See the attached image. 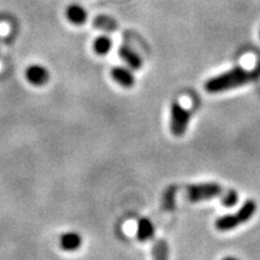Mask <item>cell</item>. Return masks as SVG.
Here are the masks:
<instances>
[{"instance_id":"obj_1","label":"cell","mask_w":260,"mask_h":260,"mask_svg":"<svg viewBox=\"0 0 260 260\" xmlns=\"http://www.w3.org/2000/svg\"><path fill=\"white\" fill-rule=\"evenodd\" d=\"M258 80H260V63L252 70H246L242 67H235L232 70H228L207 80L205 83V90L211 94L223 93L255 82Z\"/></svg>"},{"instance_id":"obj_2","label":"cell","mask_w":260,"mask_h":260,"mask_svg":"<svg viewBox=\"0 0 260 260\" xmlns=\"http://www.w3.org/2000/svg\"><path fill=\"white\" fill-rule=\"evenodd\" d=\"M256 212V204L254 200H247L245 204L242 205V207L237 211L235 214H225V216L219 217L216 220V226L217 230L219 232H229L237 228L241 224H245L253 218Z\"/></svg>"},{"instance_id":"obj_3","label":"cell","mask_w":260,"mask_h":260,"mask_svg":"<svg viewBox=\"0 0 260 260\" xmlns=\"http://www.w3.org/2000/svg\"><path fill=\"white\" fill-rule=\"evenodd\" d=\"M223 194V188L217 182H207V183L191 184L186 189L187 199L190 203L216 199Z\"/></svg>"},{"instance_id":"obj_4","label":"cell","mask_w":260,"mask_h":260,"mask_svg":"<svg viewBox=\"0 0 260 260\" xmlns=\"http://www.w3.org/2000/svg\"><path fill=\"white\" fill-rule=\"evenodd\" d=\"M190 122V112L178 102H174L170 107V130L177 138L186 134Z\"/></svg>"},{"instance_id":"obj_5","label":"cell","mask_w":260,"mask_h":260,"mask_svg":"<svg viewBox=\"0 0 260 260\" xmlns=\"http://www.w3.org/2000/svg\"><path fill=\"white\" fill-rule=\"evenodd\" d=\"M25 79L34 86H42L50 80V73L44 65L31 64L25 69Z\"/></svg>"},{"instance_id":"obj_6","label":"cell","mask_w":260,"mask_h":260,"mask_svg":"<svg viewBox=\"0 0 260 260\" xmlns=\"http://www.w3.org/2000/svg\"><path fill=\"white\" fill-rule=\"evenodd\" d=\"M111 77L115 81L122 86L123 88H132L135 84V77L132 73V69L126 67H115L111 70Z\"/></svg>"},{"instance_id":"obj_7","label":"cell","mask_w":260,"mask_h":260,"mask_svg":"<svg viewBox=\"0 0 260 260\" xmlns=\"http://www.w3.org/2000/svg\"><path fill=\"white\" fill-rule=\"evenodd\" d=\"M119 57L132 70H140L142 67V59L134 50L128 46H121L118 51Z\"/></svg>"},{"instance_id":"obj_8","label":"cell","mask_w":260,"mask_h":260,"mask_svg":"<svg viewBox=\"0 0 260 260\" xmlns=\"http://www.w3.org/2000/svg\"><path fill=\"white\" fill-rule=\"evenodd\" d=\"M60 247L67 252H74L82 245V236L76 232L64 233L59 240Z\"/></svg>"},{"instance_id":"obj_9","label":"cell","mask_w":260,"mask_h":260,"mask_svg":"<svg viewBox=\"0 0 260 260\" xmlns=\"http://www.w3.org/2000/svg\"><path fill=\"white\" fill-rule=\"evenodd\" d=\"M65 15H67L68 21L70 23L76 25L83 24L87 21V18H88V14H87L86 10L79 4H71L70 6H68Z\"/></svg>"},{"instance_id":"obj_10","label":"cell","mask_w":260,"mask_h":260,"mask_svg":"<svg viewBox=\"0 0 260 260\" xmlns=\"http://www.w3.org/2000/svg\"><path fill=\"white\" fill-rule=\"evenodd\" d=\"M154 225L151 222V219L141 218L138 222V229H136V237L140 242H147L154 236Z\"/></svg>"},{"instance_id":"obj_11","label":"cell","mask_w":260,"mask_h":260,"mask_svg":"<svg viewBox=\"0 0 260 260\" xmlns=\"http://www.w3.org/2000/svg\"><path fill=\"white\" fill-rule=\"evenodd\" d=\"M112 48L111 39L106 35H100L93 42V50L99 56H105Z\"/></svg>"},{"instance_id":"obj_12","label":"cell","mask_w":260,"mask_h":260,"mask_svg":"<svg viewBox=\"0 0 260 260\" xmlns=\"http://www.w3.org/2000/svg\"><path fill=\"white\" fill-rule=\"evenodd\" d=\"M169 254H170V251H169V245L167 240L160 239L158 241H155L153 248H152L153 260H169Z\"/></svg>"},{"instance_id":"obj_13","label":"cell","mask_w":260,"mask_h":260,"mask_svg":"<svg viewBox=\"0 0 260 260\" xmlns=\"http://www.w3.org/2000/svg\"><path fill=\"white\" fill-rule=\"evenodd\" d=\"M94 25L105 31H115L117 27H118L115 19L104 15L98 16V17L94 18Z\"/></svg>"},{"instance_id":"obj_14","label":"cell","mask_w":260,"mask_h":260,"mask_svg":"<svg viewBox=\"0 0 260 260\" xmlns=\"http://www.w3.org/2000/svg\"><path fill=\"white\" fill-rule=\"evenodd\" d=\"M176 191L177 188L171 186L165 190L164 195H162V207L167 211L175 210V199H176Z\"/></svg>"},{"instance_id":"obj_15","label":"cell","mask_w":260,"mask_h":260,"mask_svg":"<svg viewBox=\"0 0 260 260\" xmlns=\"http://www.w3.org/2000/svg\"><path fill=\"white\" fill-rule=\"evenodd\" d=\"M222 199H220V204L225 207H234L239 201V194H237L236 190L230 189L223 193L222 195Z\"/></svg>"},{"instance_id":"obj_16","label":"cell","mask_w":260,"mask_h":260,"mask_svg":"<svg viewBox=\"0 0 260 260\" xmlns=\"http://www.w3.org/2000/svg\"><path fill=\"white\" fill-rule=\"evenodd\" d=\"M222 260H240V259L235 258V256H225V258H223Z\"/></svg>"}]
</instances>
